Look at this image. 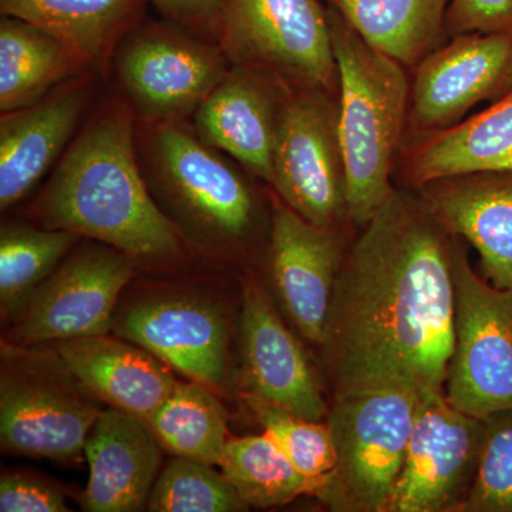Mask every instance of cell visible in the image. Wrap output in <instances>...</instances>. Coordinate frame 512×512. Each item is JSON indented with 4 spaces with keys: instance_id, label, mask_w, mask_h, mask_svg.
Masks as SVG:
<instances>
[{
    "instance_id": "cell-1",
    "label": "cell",
    "mask_w": 512,
    "mask_h": 512,
    "mask_svg": "<svg viewBox=\"0 0 512 512\" xmlns=\"http://www.w3.org/2000/svg\"><path fill=\"white\" fill-rule=\"evenodd\" d=\"M453 237L399 187L346 249L326 320L333 397L407 387L444 393L454 349Z\"/></svg>"
},
{
    "instance_id": "cell-2",
    "label": "cell",
    "mask_w": 512,
    "mask_h": 512,
    "mask_svg": "<svg viewBox=\"0 0 512 512\" xmlns=\"http://www.w3.org/2000/svg\"><path fill=\"white\" fill-rule=\"evenodd\" d=\"M136 114L110 103L64 150L33 212L62 229L119 249L134 261H175L185 242L148 188L137 154Z\"/></svg>"
},
{
    "instance_id": "cell-3",
    "label": "cell",
    "mask_w": 512,
    "mask_h": 512,
    "mask_svg": "<svg viewBox=\"0 0 512 512\" xmlns=\"http://www.w3.org/2000/svg\"><path fill=\"white\" fill-rule=\"evenodd\" d=\"M136 141L148 188L185 245L215 258L241 254L261 217L247 170L204 143L185 121H140Z\"/></svg>"
},
{
    "instance_id": "cell-4",
    "label": "cell",
    "mask_w": 512,
    "mask_h": 512,
    "mask_svg": "<svg viewBox=\"0 0 512 512\" xmlns=\"http://www.w3.org/2000/svg\"><path fill=\"white\" fill-rule=\"evenodd\" d=\"M338 67L339 134L349 221L365 227L394 190V170L409 126L412 82L406 67L360 37L328 6Z\"/></svg>"
},
{
    "instance_id": "cell-5",
    "label": "cell",
    "mask_w": 512,
    "mask_h": 512,
    "mask_svg": "<svg viewBox=\"0 0 512 512\" xmlns=\"http://www.w3.org/2000/svg\"><path fill=\"white\" fill-rule=\"evenodd\" d=\"M52 343L0 346L3 453L66 463L84 454L103 412Z\"/></svg>"
},
{
    "instance_id": "cell-6",
    "label": "cell",
    "mask_w": 512,
    "mask_h": 512,
    "mask_svg": "<svg viewBox=\"0 0 512 512\" xmlns=\"http://www.w3.org/2000/svg\"><path fill=\"white\" fill-rule=\"evenodd\" d=\"M419 402L407 387L333 397L325 421L336 464L315 497L332 511L389 512Z\"/></svg>"
},
{
    "instance_id": "cell-7",
    "label": "cell",
    "mask_w": 512,
    "mask_h": 512,
    "mask_svg": "<svg viewBox=\"0 0 512 512\" xmlns=\"http://www.w3.org/2000/svg\"><path fill=\"white\" fill-rule=\"evenodd\" d=\"M217 43L231 66L272 74L292 89L338 93L322 0H220Z\"/></svg>"
},
{
    "instance_id": "cell-8",
    "label": "cell",
    "mask_w": 512,
    "mask_h": 512,
    "mask_svg": "<svg viewBox=\"0 0 512 512\" xmlns=\"http://www.w3.org/2000/svg\"><path fill=\"white\" fill-rule=\"evenodd\" d=\"M113 64L126 103L144 123L192 117L232 67L217 43L168 19L138 23Z\"/></svg>"
},
{
    "instance_id": "cell-9",
    "label": "cell",
    "mask_w": 512,
    "mask_h": 512,
    "mask_svg": "<svg viewBox=\"0 0 512 512\" xmlns=\"http://www.w3.org/2000/svg\"><path fill=\"white\" fill-rule=\"evenodd\" d=\"M453 237L456 316L444 396L476 419L512 410V289H498L471 268Z\"/></svg>"
},
{
    "instance_id": "cell-10",
    "label": "cell",
    "mask_w": 512,
    "mask_h": 512,
    "mask_svg": "<svg viewBox=\"0 0 512 512\" xmlns=\"http://www.w3.org/2000/svg\"><path fill=\"white\" fill-rule=\"evenodd\" d=\"M271 187L312 224L343 228L350 222L338 93L289 87L279 114Z\"/></svg>"
},
{
    "instance_id": "cell-11",
    "label": "cell",
    "mask_w": 512,
    "mask_h": 512,
    "mask_svg": "<svg viewBox=\"0 0 512 512\" xmlns=\"http://www.w3.org/2000/svg\"><path fill=\"white\" fill-rule=\"evenodd\" d=\"M134 259L92 241L73 248L10 322L8 340L20 346L107 335Z\"/></svg>"
},
{
    "instance_id": "cell-12",
    "label": "cell",
    "mask_w": 512,
    "mask_h": 512,
    "mask_svg": "<svg viewBox=\"0 0 512 512\" xmlns=\"http://www.w3.org/2000/svg\"><path fill=\"white\" fill-rule=\"evenodd\" d=\"M485 441V420L451 406L444 393L420 396L389 512H463Z\"/></svg>"
},
{
    "instance_id": "cell-13",
    "label": "cell",
    "mask_w": 512,
    "mask_h": 512,
    "mask_svg": "<svg viewBox=\"0 0 512 512\" xmlns=\"http://www.w3.org/2000/svg\"><path fill=\"white\" fill-rule=\"evenodd\" d=\"M111 333L210 389L229 386V323L220 303L195 292H156L117 306Z\"/></svg>"
},
{
    "instance_id": "cell-14",
    "label": "cell",
    "mask_w": 512,
    "mask_h": 512,
    "mask_svg": "<svg viewBox=\"0 0 512 512\" xmlns=\"http://www.w3.org/2000/svg\"><path fill=\"white\" fill-rule=\"evenodd\" d=\"M413 72L407 133L457 126L474 106L512 89V32L450 37Z\"/></svg>"
},
{
    "instance_id": "cell-15",
    "label": "cell",
    "mask_w": 512,
    "mask_h": 512,
    "mask_svg": "<svg viewBox=\"0 0 512 512\" xmlns=\"http://www.w3.org/2000/svg\"><path fill=\"white\" fill-rule=\"evenodd\" d=\"M242 396L258 397L303 419L325 421L330 404L299 340L285 325L261 279L242 281Z\"/></svg>"
},
{
    "instance_id": "cell-16",
    "label": "cell",
    "mask_w": 512,
    "mask_h": 512,
    "mask_svg": "<svg viewBox=\"0 0 512 512\" xmlns=\"http://www.w3.org/2000/svg\"><path fill=\"white\" fill-rule=\"evenodd\" d=\"M346 249L343 228L312 224L276 198L266 251L269 278L293 325L319 348Z\"/></svg>"
},
{
    "instance_id": "cell-17",
    "label": "cell",
    "mask_w": 512,
    "mask_h": 512,
    "mask_svg": "<svg viewBox=\"0 0 512 512\" xmlns=\"http://www.w3.org/2000/svg\"><path fill=\"white\" fill-rule=\"evenodd\" d=\"M288 90L272 74L232 66L192 114V128L208 146L271 187L276 131Z\"/></svg>"
},
{
    "instance_id": "cell-18",
    "label": "cell",
    "mask_w": 512,
    "mask_h": 512,
    "mask_svg": "<svg viewBox=\"0 0 512 512\" xmlns=\"http://www.w3.org/2000/svg\"><path fill=\"white\" fill-rule=\"evenodd\" d=\"M412 190L448 234L476 248L484 279L512 289V170L448 175Z\"/></svg>"
},
{
    "instance_id": "cell-19",
    "label": "cell",
    "mask_w": 512,
    "mask_h": 512,
    "mask_svg": "<svg viewBox=\"0 0 512 512\" xmlns=\"http://www.w3.org/2000/svg\"><path fill=\"white\" fill-rule=\"evenodd\" d=\"M92 99L87 77H74L33 106L0 119V210L22 201L72 143Z\"/></svg>"
},
{
    "instance_id": "cell-20",
    "label": "cell",
    "mask_w": 512,
    "mask_h": 512,
    "mask_svg": "<svg viewBox=\"0 0 512 512\" xmlns=\"http://www.w3.org/2000/svg\"><path fill=\"white\" fill-rule=\"evenodd\" d=\"M161 448L146 420L113 407L104 409L84 446L90 476L80 498L83 510H147L161 473Z\"/></svg>"
},
{
    "instance_id": "cell-21",
    "label": "cell",
    "mask_w": 512,
    "mask_h": 512,
    "mask_svg": "<svg viewBox=\"0 0 512 512\" xmlns=\"http://www.w3.org/2000/svg\"><path fill=\"white\" fill-rule=\"evenodd\" d=\"M512 170V89L457 126L407 133L396 161L400 187L474 171Z\"/></svg>"
},
{
    "instance_id": "cell-22",
    "label": "cell",
    "mask_w": 512,
    "mask_h": 512,
    "mask_svg": "<svg viewBox=\"0 0 512 512\" xmlns=\"http://www.w3.org/2000/svg\"><path fill=\"white\" fill-rule=\"evenodd\" d=\"M101 403L147 420L177 387L171 367L136 343L94 335L52 343Z\"/></svg>"
},
{
    "instance_id": "cell-23",
    "label": "cell",
    "mask_w": 512,
    "mask_h": 512,
    "mask_svg": "<svg viewBox=\"0 0 512 512\" xmlns=\"http://www.w3.org/2000/svg\"><path fill=\"white\" fill-rule=\"evenodd\" d=\"M147 6V0H0V13L45 30L86 72L104 73Z\"/></svg>"
},
{
    "instance_id": "cell-24",
    "label": "cell",
    "mask_w": 512,
    "mask_h": 512,
    "mask_svg": "<svg viewBox=\"0 0 512 512\" xmlns=\"http://www.w3.org/2000/svg\"><path fill=\"white\" fill-rule=\"evenodd\" d=\"M372 47L406 69L446 43L450 0H325Z\"/></svg>"
},
{
    "instance_id": "cell-25",
    "label": "cell",
    "mask_w": 512,
    "mask_h": 512,
    "mask_svg": "<svg viewBox=\"0 0 512 512\" xmlns=\"http://www.w3.org/2000/svg\"><path fill=\"white\" fill-rule=\"evenodd\" d=\"M86 72L52 35L25 20L0 19V110L33 106Z\"/></svg>"
},
{
    "instance_id": "cell-26",
    "label": "cell",
    "mask_w": 512,
    "mask_h": 512,
    "mask_svg": "<svg viewBox=\"0 0 512 512\" xmlns=\"http://www.w3.org/2000/svg\"><path fill=\"white\" fill-rule=\"evenodd\" d=\"M146 423L160 446L175 457L220 466L229 440L228 414L205 384L178 382Z\"/></svg>"
},
{
    "instance_id": "cell-27",
    "label": "cell",
    "mask_w": 512,
    "mask_h": 512,
    "mask_svg": "<svg viewBox=\"0 0 512 512\" xmlns=\"http://www.w3.org/2000/svg\"><path fill=\"white\" fill-rule=\"evenodd\" d=\"M62 229L9 222L0 229V316L10 325L32 293L79 242Z\"/></svg>"
},
{
    "instance_id": "cell-28",
    "label": "cell",
    "mask_w": 512,
    "mask_h": 512,
    "mask_svg": "<svg viewBox=\"0 0 512 512\" xmlns=\"http://www.w3.org/2000/svg\"><path fill=\"white\" fill-rule=\"evenodd\" d=\"M220 467L249 508L281 507L316 493V484L293 467L266 431L229 439Z\"/></svg>"
},
{
    "instance_id": "cell-29",
    "label": "cell",
    "mask_w": 512,
    "mask_h": 512,
    "mask_svg": "<svg viewBox=\"0 0 512 512\" xmlns=\"http://www.w3.org/2000/svg\"><path fill=\"white\" fill-rule=\"evenodd\" d=\"M248 510V504L224 474L211 464L183 457H175L161 471L147 504V511L154 512Z\"/></svg>"
},
{
    "instance_id": "cell-30",
    "label": "cell",
    "mask_w": 512,
    "mask_h": 512,
    "mask_svg": "<svg viewBox=\"0 0 512 512\" xmlns=\"http://www.w3.org/2000/svg\"><path fill=\"white\" fill-rule=\"evenodd\" d=\"M242 397L293 467L316 484L318 493L336 464L335 444L328 423L303 419L258 397Z\"/></svg>"
},
{
    "instance_id": "cell-31",
    "label": "cell",
    "mask_w": 512,
    "mask_h": 512,
    "mask_svg": "<svg viewBox=\"0 0 512 512\" xmlns=\"http://www.w3.org/2000/svg\"><path fill=\"white\" fill-rule=\"evenodd\" d=\"M463 512H512V410L485 419L483 456Z\"/></svg>"
},
{
    "instance_id": "cell-32",
    "label": "cell",
    "mask_w": 512,
    "mask_h": 512,
    "mask_svg": "<svg viewBox=\"0 0 512 512\" xmlns=\"http://www.w3.org/2000/svg\"><path fill=\"white\" fill-rule=\"evenodd\" d=\"M0 511L67 512L66 495L42 478L5 471L0 477Z\"/></svg>"
},
{
    "instance_id": "cell-33",
    "label": "cell",
    "mask_w": 512,
    "mask_h": 512,
    "mask_svg": "<svg viewBox=\"0 0 512 512\" xmlns=\"http://www.w3.org/2000/svg\"><path fill=\"white\" fill-rule=\"evenodd\" d=\"M447 36L512 32V0H450Z\"/></svg>"
},
{
    "instance_id": "cell-34",
    "label": "cell",
    "mask_w": 512,
    "mask_h": 512,
    "mask_svg": "<svg viewBox=\"0 0 512 512\" xmlns=\"http://www.w3.org/2000/svg\"><path fill=\"white\" fill-rule=\"evenodd\" d=\"M164 16L195 35L217 43L220 0H147ZM218 45V43H217Z\"/></svg>"
}]
</instances>
